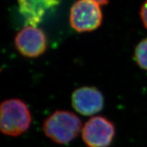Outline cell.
Returning a JSON list of instances; mask_svg holds the SVG:
<instances>
[{"label": "cell", "instance_id": "9c48e42d", "mask_svg": "<svg viewBox=\"0 0 147 147\" xmlns=\"http://www.w3.org/2000/svg\"><path fill=\"white\" fill-rule=\"evenodd\" d=\"M140 16L144 27L147 29V0L142 3L140 10Z\"/></svg>", "mask_w": 147, "mask_h": 147}, {"label": "cell", "instance_id": "8992f818", "mask_svg": "<svg viewBox=\"0 0 147 147\" xmlns=\"http://www.w3.org/2000/svg\"><path fill=\"white\" fill-rule=\"evenodd\" d=\"M71 104L79 114L91 116L100 113L103 109L104 99L102 93L95 87H83L73 92Z\"/></svg>", "mask_w": 147, "mask_h": 147}, {"label": "cell", "instance_id": "277c9868", "mask_svg": "<svg viewBox=\"0 0 147 147\" xmlns=\"http://www.w3.org/2000/svg\"><path fill=\"white\" fill-rule=\"evenodd\" d=\"M115 128L106 117L95 116L82 128V138L87 147H108L113 142Z\"/></svg>", "mask_w": 147, "mask_h": 147}, {"label": "cell", "instance_id": "7a4b0ae2", "mask_svg": "<svg viewBox=\"0 0 147 147\" xmlns=\"http://www.w3.org/2000/svg\"><path fill=\"white\" fill-rule=\"evenodd\" d=\"M32 115L25 102L19 99H8L1 104L0 129L8 136H21L29 129Z\"/></svg>", "mask_w": 147, "mask_h": 147}, {"label": "cell", "instance_id": "52a82bcc", "mask_svg": "<svg viewBox=\"0 0 147 147\" xmlns=\"http://www.w3.org/2000/svg\"><path fill=\"white\" fill-rule=\"evenodd\" d=\"M18 10L26 26L36 27L49 10L59 4L58 0H18Z\"/></svg>", "mask_w": 147, "mask_h": 147}, {"label": "cell", "instance_id": "6da1fadb", "mask_svg": "<svg viewBox=\"0 0 147 147\" xmlns=\"http://www.w3.org/2000/svg\"><path fill=\"white\" fill-rule=\"evenodd\" d=\"M80 119L71 112L57 110L45 119L42 129L53 142L67 144L78 136L81 130Z\"/></svg>", "mask_w": 147, "mask_h": 147}, {"label": "cell", "instance_id": "5b68a950", "mask_svg": "<svg viewBox=\"0 0 147 147\" xmlns=\"http://www.w3.org/2000/svg\"><path fill=\"white\" fill-rule=\"evenodd\" d=\"M14 45L18 52L25 57H38L47 51V38L41 29L26 26L16 34Z\"/></svg>", "mask_w": 147, "mask_h": 147}, {"label": "cell", "instance_id": "3957f363", "mask_svg": "<svg viewBox=\"0 0 147 147\" xmlns=\"http://www.w3.org/2000/svg\"><path fill=\"white\" fill-rule=\"evenodd\" d=\"M103 14L100 5L92 0H78L71 6L69 23L77 32H90L100 26Z\"/></svg>", "mask_w": 147, "mask_h": 147}, {"label": "cell", "instance_id": "ba28073f", "mask_svg": "<svg viewBox=\"0 0 147 147\" xmlns=\"http://www.w3.org/2000/svg\"><path fill=\"white\" fill-rule=\"evenodd\" d=\"M134 58L140 67L147 71V38L138 42L134 50Z\"/></svg>", "mask_w": 147, "mask_h": 147}, {"label": "cell", "instance_id": "30bf717a", "mask_svg": "<svg viewBox=\"0 0 147 147\" xmlns=\"http://www.w3.org/2000/svg\"><path fill=\"white\" fill-rule=\"evenodd\" d=\"M92 1H94L95 2L98 3L100 5H106L109 3V0H92Z\"/></svg>", "mask_w": 147, "mask_h": 147}]
</instances>
